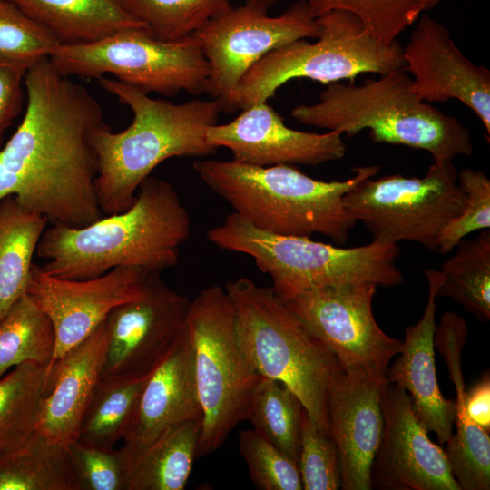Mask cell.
<instances>
[{
  "mask_svg": "<svg viewBox=\"0 0 490 490\" xmlns=\"http://www.w3.org/2000/svg\"><path fill=\"white\" fill-rule=\"evenodd\" d=\"M60 44L10 0H0V55L30 67Z\"/></svg>",
  "mask_w": 490,
  "mask_h": 490,
  "instance_id": "37",
  "label": "cell"
},
{
  "mask_svg": "<svg viewBox=\"0 0 490 490\" xmlns=\"http://www.w3.org/2000/svg\"><path fill=\"white\" fill-rule=\"evenodd\" d=\"M47 223L14 195L0 201V323L27 293L34 254Z\"/></svg>",
  "mask_w": 490,
  "mask_h": 490,
  "instance_id": "25",
  "label": "cell"
},
{
  "mask_svg": "<svg viewBox=\"0 0 490 490\" xmlns=\"http://www.w3.org/2000/svg\"><path fill=\"white\" fill-rule=\"evenodd\" d=\"M317 41L299 39L260 59L240 79L228 112L268 102L277 90L295 78H308L325 85L360 74L383 75L404 69L403 47L385 44L368 33L353 14L332 10L320 16Z\"/></svg>",
  "mask_w": 490,
  "mask_h": 490,
  "instance_id": "8",
  "label": "cell"
},
{
  "mask_svg": "<svg viewBox=\"0 0 490 490\" xmlns=\"http://www.w3.org/2000/svg\"><path fill=\"white\" fill-rule=\"evenodd\" d=\"M108 339L104 319L52 365L54 386L36 428L50 441L67 446L78 438L83 416L101 377Z\"/></svg>",
  "mask_w": 490,
  "mask_h": 490,
  "instance_id": "23",
  "label": "cell"
},
{
  "mask_svg": "<svg viewBox=\"0 0 490 490\" xmlns=\"http://www.w3.org/2000/svg\"><path fill=\"white\" fill-rule=\"evenodd\" d=\"M191 217L174 187L147 177L133 204L83 227L51 224L39 240L40 270L65 279H87L130 266L160 274L180 260Z\"/></svg>",
  "mask_w": 490,
  "mask_h": 490,
  "instance_id": "2",
  "label": "cell"
},
{
  "mask_svg": "<svg viewBox=\"0 0 490 490\" xmlns=\"http://www.w3.org/2000/svg\"><path fill=\"white\" fill-rule=\"evenodd\" d=\"M299 122L354 136L368 129L373 142L424 150L434 162L469 157V131L416 94L411 76L399 69L361 85L334 82L313 104L294 107Z\"/></svg>",
  "mask_w": 490,
  "mask_h": 490,
  "instance_id": "5",
  "label": "cell"
},
{
  "mask_svg": "<svg viewBox=\"0 0 490 490\" xmlns=\"http://www.w3.org/2000/svg\"><path fill=\"white\" fill-rule=\"evenodd\" d=\"M206 138L217 149L230 150L232 161L260 167L316 166L340 160L346 153L340 132L291 129L268 102L241 110L228 123L210 126Z\"/></svg>",
  "mask_w": 490,
  "mask_h": 490,
  "instance_id": "18",
  "label": "cell"
},
{
  "mask_svg": "<svg viewBox=\"0 0 490 490\" xmlns=\"http://www.w3.org/2000/svg\"><path fill=\"white\" fill-rule=\"evenodd\" d=\"M49 59L66 77L98 79L113 74L146 93L169 97L181 91L203 93L210 73L192 35L166 41L155 38L146 28L122 30L89 44H59Z\"/></svg>",
  "mask_w": 490,
  "mask_h": 490,
  "instance_id": "10",
  "label": "cell"
},
{
  "mask_svg": "<svg viewBox=\"0 0 490 490\" xmlns=\"http://www.w3.org/2000/svg\"><path fill=\"white\" fill-rule=\"evenodd\" d=\"M225 290L247 361L260 376L289 387L318 428L329 436L328 390L343 370L338 358L304 328L271 287L240 277L229 281Z\"/></svg>",
  "mask_w": 490,
  "mask_h": 490,
  "instance_id": "6",
  "label": "cell"
},
{
  "mask_svg": "<svg viewBox=\"0 0 490 490\" xmlns=\"http://www.w3.org/2000/svg\"><path fill=\"white\" fill-rule=\"evenodd\" d=\"M468 328L466 320L446 311L436 325L435 348L444 358L456 393V431L444 448L451 472L461 490L490 489V436L468 416L461 356Z\"/></svg>",
  "mask_w": 490,
  "mask_h": 490,
  "instance_id": "22",
  "label": "cell"
},
{
  "mask_svg": "<svg viewBox=\"0 0 490 490\" xmlns=\"http://www.w3.org/2000/svg\"><path fill=\"white\" fill-rule=\"evenodd\" d=\"M186 330L202 417L197 457L220 448L246 420L250 397L260 376L244 357L236 336L232 303L212 285L191 301Z\"/></svg>",
  "mask_w": 490,
  "mask_h": 490,
  "instance_id": "9",
  "label": "cell"
},
{
  "mask_svg": "<svg viewBox=\"0 0 490 490\" xmlns=\"http://www.w3.org/2000/svg\"><path fill=\"white\" fill-rule=\"evenodd\" d=\"M191 300L151 274L137 299L105 318L109 339L100 379L148 377L186 328Z\"/></svg>",
  "mask_w": 490,
  "mask_h": 490,
  "instance_id": "14",
  "label": "cell"
},
{
  "mask_svg": "<svg viewBox=\"0 0 490 490\" xmlns=\"http://www.w3.org/2000/svg\"><path fill=\"white\" fill-rule=\"evenodd\" d=\"M54 348L51 320L26 293L0 323V378L8 369L26 362L51 366Z\"/></svg>",
  "mask_w": 490,
  "mask_h": 490,
  "instance_id": "30",
  "label": "cell"
},
{
  "mask_svg": "<svg viewBox=\"0 0 490 490\" xmlns=\"http://www.w3.org/2000/svg\"><path fill=\"white\" fill-rule=\"evenodd\" d=\"M439 270L437 297H448L478 320L490 319V230L461 240Z\"/></svg>",
  "mask_w": 490,
  "mask_h": 490,
  "instance_id": "29",
  "label": "cell"
},
{
  "mask_svg": "<svg viewBox=\"0 0 490 490\" xmlns=\"http://www.w3.org/2000/svg\"><path fill=\"white\" fill-rule=\"evenodd\" d=\"M192 351L187 330L148 377L121 448L130 469L134 459L164 430L201 419Z\"/></svg>",
  "mask_w": 490,
  "mask_h": 490,
  "instance_id": "20",
  "label": "cell"
},
{
  "mask_svg": "<svg viewBox=\"0 0 490 490\" xmlns=\"http://www.w3.org/2000/svg\"><path fill=\"white\" fill-rule=\"evenodd\" d=\"M239 449L260 490H301L298 463L253 429L240 430Z\"/></svg>",
  "mask_w": 490,
  "mask_h": 490,
  "instance_id": "36",
  "label": "cell"
},
{
  "mask_svg": "<svg viewBox=\"0 0 490 490\" xmlns=\"http://www.w3.org/2000/svg\"><path fill=\"white\" fill-rule=\"evenodd\" d=\"M28 68L0 55V150L5 144L6 131L22 111L24 82Z\"/></svg>",
  "mask_w": 490,
  "mask_h": 490,
  "instance_id": "40",
  "label": "cell"
},
{
  "mask_svg": "<svg viewBox=\"0 0 490 490\" xmlns=\"http://www.w3.org/2000/svg\"><path fill=\"white\" fill-rule=\"evenodd\" d=\"M152 36L175 41L193 35L231 7L230 0H122Z\"/></svg>",
  "mask_w": 490,
  "mask_h": 490,
  "instance_id": "33",
  "label": "cell"
},
{
  "mask_svg": "<svg viewBox=\"0 0 490 490\" xmlns=\"http://www.w3.org/2000/svg\"><path fill=\"white\" fill-rule=\"evenodd\" d=\"M192 167L208 188L253 227L287 236L318 233L340 245L357 222L343 196L380 170L378 165L355 167L348 179L324 181L290 165L260 167L208 159L194 162Z\"/></svg>",
  "mask_w": 490,
  "mask_h": 490,
  "instance_id": "4",
  "label": "cell"
},
{
  "mask_svg": "<svg viewBox=\"0 0 490 490\" xmlns=\"http://www.w3.org/2000/svg\"><path fill=\"white\" fill-rule=\"evenodd\" d=\"M298 467L304 490H337L341 487L337 449L303 408Z\"/></svg>",
  "mask_w": 490,
  "mask_h": 490,
  "instance_id": "38",
  "label": "cell"
},
{
  "mask_svg": "<svg viewBox=\"0 0 490 490\" xmlns=\"http://www.w3.org/2000/svg\"><path fill=\"white\" fill-rule=\"evenodd\" d=\"M148 377L100 379L83 416L78 438L114 447L124 437Z\"/></svg>",
  "mask_w": 490,
  "mask_h": 490,
  "instance_id": "32",
  "label": "cell"
},
{
  "mask_svg": "<svg viewBox=\"0 0 490 490\" xmlns=\"http://www.w3.org/2000/svg\"><path fill=\"white\" fill-rule=\"evenodd\" d=\"M303 408L289 387L260 376L250 397L246 420L254 431L298 463Z\"/></svg>",
  "mask_w": 490,
  "mask_h": 490,
  "instance_id": "31",
  "label": "cell"
},
{
  "mask_svg": "<svg viewBox=\"0 0 490 490\" xmlns=\"http://www.w3.org/2000/svg\"><path fill=\"white\" fill-rule=\"evenodd\" d=\"M466 406L469 417L487 433L490 432V377L485 373L480 381L466 391Z\"/></svg>",
  "mask_w": 490,
  "mask_h": 490,
  "instance_id": "41",
  "label": "cell"
},
{
  "mask_svg": "<svg viewBox=\"0 0 490 490\" xmlns=\"http://www.w3.org/2000/svg\"><path fill=\"white\" fill-rule=\"evenodd\" d=\"M97 80L133 114L131 124L121 132H113L104 122L91 133L97 160L96 198L105 215L128 210L140 184L162 162L203 157L217 151L208 142L206 131L217 123L223 111L218 99L173 103L152 98L116 79Z\"/></svg>",
  "mask_w": 490,
  "mask_h": 490,
  "instance_id": "3",
  "label": "cell"
},
{
  "mask_svg": "<svg viewBox=\"0 0 490 490\" xmlns=\"http://www.w3.org/2000/svg\"><path fill=\"white\" fill-rule=\"evenodd\" d=\"M0 490H78L67 446L35 431L22 446L0 456Z\"/></svg>",
  "mask_w": 490,
  "mask_h": 490,
  "instance_id": "28",
  "label": "cell"
},
{
  "mask_svg": "<svg viewBox=\"0 0 490 490\" xmlns=\"http://www.w3.org/2000/svg\"><path fill=\"white\" fill-rule=\"evenodd\" d=\"M317 18L332 10L356 15L373 37L392 44L426 11L443 0H305Z\"/></svg>",
  "mask_w": 490,
  "mask_h": 490,
  "instance_id": "34",
  "label": "cell"
},
{
  "mask_svg": "<svg viewBox=\"0 0 490 490\" xmlns=\"http://www.w3.org/2000/svg\"><path fill=\"white\" fill-rule=\"evenodd\" d=\"M382 412L383 433L370 473L372 488L461 490L444 448L428 437L405 389L388 382Z\"/></svg>",
  "mask_w": 490,
  "mask_h": 490,
  "instance_id": "16",
  "label": "cell"
},
{
  "mask_svg": "<svg viewBox=\"0 0 490 490\" xmlns=\"http://www.w3.org/2000/svg\"><path fill=\"white\" fill-rule=\"evenodd\" d=\"M54 381L53 366L33 362L0 378V456L22 446L36 431Z\"/></svg>",
  "mask_w": 490,
  "mask_h": 490,
  "instance_id": "27",
  "label": "cell"
},
{
  "mask_svg": "<svg viewBox=\"0 0 490 490\" xmlns=\"http://www.w3.org/2000/svg\"><path fill=\"white\" fill-rule=\"evenodd\" d=\"M453 161L434 162L422 178L387 175L365 179L343 196L347 211L377 243L409 240L438 252L445 226L463 211Z\"/></svg>",
  "mask_w": 490,
  "mask_h": 490,
  "instance_id": "11",
  "label": "cell"
},
{
  "mask_svg": "<svg viewBox=\"0 0 490 490\" xmlns=\"http://www.w3.org/2000/svg\"><path fill=\"white\" fill-rule=\"evenodd\" d=\"M207 238L222 250L251 257L271 278L272 289L284 302L309 289L363 282L395 287L404 282L396 243L340 248L309 237L260 230L235 212L210 229Z\"/></svg>",
  "mask_w": 490,
  "mask_h": 490,
  "instance_id": "7",
  "label": "cell"
},
{
  "mask_svg": "<svg viewBox=\"0 0 490 490\" xmlns=\"http://www.w3.org/2000/svg\"><path fill=\"white\" fill-rule=\"evenodd\" d=\"M403 48L404 70L426 103L456 99L473 111L490 135V71L468 60L448 29L423 14Z\"/></svg>",
  "mask_w": 490,
  "mask_h": 490,
  "instance_id": "19",
  "label": "cell"
},
{
  "mask_svg": "<svg viewBox=\"0 0 490 490\" xmlns=\"http://www.w3.org/2000/svg\"><path fill=\"white\" fill-rule=\"evenodd\" d=\"M276 2L277 0H246L245 5L254 8L262 13H268L269 8Z\"/></svg>",
  "mask_w": 490,
  "mask_h": 490,
  "instance_id": "42",
  "label": "cell"
},
{
  "mask_svg": "<svg viewBox=\"0 0 490 490\" xmlns=\"http://www.w3.org/2000/svg\"><path fill=\"white\" fill-rule=\"evenodd\" d=\"M376 291L372 282L346 284L304 290L285 303L343 369L386 376L402 341L387 335L377 323L372 309Z\"/></svg>",
  "mask_w": 490,
  "mask_h": 490,
  "instance_id": "13",
  "label": "cell"
},
{
  "mask_svg": "<svg viewBox=\"0 0 490 490\" xmlns=\"http://www.w3.org/2000/svg\"><path fill=\"white\" fill-rule=\"evenodd\" d=\"M152 273L117 267L87 279H65L34 263L27 293L51 320L55 333L52 365L87 338L117 306L137 299Z\"/></svg>",
  "mask_w": 490,
  "mask_h": 490,
  "instance_id": "15",
  "label": "cell"
},
{
  "mask_svg": "<svg viewBox=\"0 0 490 490\" xmlns=\"http://www.w3.org/2000/svg\"><path fill=\"white\" fill-rule=\"evenodd\" d=\"M425 275L428 297L424 314L415 325L405 328L399 356L386 376L389 383L409 394L412 409L421 424L445 445L453 433L456 402L441 394L435 362L436 298L443 275L436 270H426Z\"/></svg>",
  "mask_w": 490,
  "mask_h": 490,
  "instance_id": "21",
  "label": "cell"
},
{
  "mask_svg": "<svg viewBox=\"0 0 490 490\" xmlns=\"http://www.w3.org/2000/svg\"><path fill=\"white\" fill-rule=\"evenodd\" d=\"M458 184L466 194L462 212L443 229L438 239V252L446 255L468 234L490 228V180L481 171L463 169Z\"/></svg>",
  "mask_w": 490,
  "mask_h": 490,
  "instance_id": "39",
  "label": "cell"
},
{
  "mask_svg": "<svg viewBox=\"0 0 490 490\" xmlns=\"http://www.w3.org/2000/svg\"><path fill=\"white\" fill-rule=\"evenodd\" d=\"M201 419L170 426L134 459L128 490H182L197 457Z\"/></svg>",
  "mask_w": 490,
  "mask_h": 490,
  "instance_id": "26",
  "label": "cell"
},
{
  "mask_svg": "<svg viewBox=\"0 0 490 490\" xmlns=\"http://www.w3.org/2000/svg\"><path fill=\"white\" fill-rule=\"evenodd\" d=\"M319 26L305 0L278 16L247 5L230 7L192 36L210 67L204 93L228 112L242 76L268 53L299 39L317 38Z\"/></svg>",
  "mask_w": 490,
  "mask_h": 490,
  "instance_id": "12",
  "label": "cell"
},
{
  "mask_svg": "<svg viewBox=\"0 0 490 490\" xmlns=\"http://www.w3.org/2000/svg\"><path fill=\"white\" fill-rule=\"evenodd\" d=\"M67 452L78 490H128L130 466L121 448L77 438Z\"/></svg>",
  "mask_w": 490,
  "mask_h": 490,
  "instance_id": "35",
  "label": "cell"
},
{
  "mask_svg": "<svg viewBox=\"0 0 490 490\" xmlns=\"http://www.w3.org/2000/svg\"><path fill=\"white\" fill-rule=\"evenodd\" d=\"M26 110L0 150V201L14 195L48 223L83 227L103 217L91 133L104 123L95 97L44 57L24 76Z\"/></svg>",
  "mask_w": 490,
  "mask_h": 490,
  "instance_id": "1",
  "label": "cell"
},
{
  "mask_svg": "<svg viewBox=\"0 0 490 490\" xmlns=\"http://www.w3.org/2000/svg\"><path fill=\"white\" fill-rule=\"evenodd\" d=\"M387 376L343 369L328 397L329 436L338 454L341 489L371 490V466L381 441Z\"/></svg>",
  "mask_w": 490,
  "mask_h": 490,
  "instance_id": "17",
  "label": "cell"
},
{
  "mask_svg": "<svg viewBox=\"0 0 490 490\" xmlns=\"http://www.w3.org/2000/svg\"><path fill=\"white\" fill-rule=\"evenodd\" d=\"M10 1L60 44H89L122 30L146 28L127 11L122 0Z\"/></svg>",
  "mask_w": 490,
  "mask_h": 490,
  "instance_id": "24",
  "label": "cell"
}]
</instances>
